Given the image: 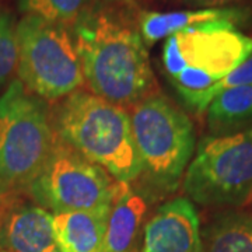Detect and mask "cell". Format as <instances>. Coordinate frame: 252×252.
<instances>
[{"label": "cell", "mask_w": 252, "mask_h": 252, "mask_svg": "<svg viewBox=\"0 0 252 252\" xmlns=\"http://www.w3.org/2000/svg\"><path fill=\"white\" fill-rule=\"evenodd\" d=\"M202 252H252V215L225 210L202 231Z\"/></svg>", "instance_id": "obj_14"}, {"label": "cell", "mask_w": 252, "mask_h": 252, "mask_svg": "<svg viewBox=\"0 0 252 252\" xmlns=\"http://www.w3.org/2000/svg\"><path fill=\"white\" fill-rule=\"evenodd\" d=\"M142 237V252H202L196 207L187 196L162 203L144 223Z\"/></svg>", "instance_id": "obj_9"}, {"label": "cell", "mask_w": 252, "mask_h": 252, "mask_svg": "<svg viewBox=\"0 0 252 252\" xmlns=\"http://www.w3.org/2000/svg\"><path fill=\"white\" fill-rule=\"evenodd\" d=\"M187 198L202 206L240 207L252 200V127L206 136L182 178Z\"/></svg>", "instance_id": "obj_7"}, {"label": "cell", "mask_w": 252, "mask_h": 252, "mask_svg": "<svg viewBox=\"0 0 252 252\" xmlns=\"http://www.w3.org/2000/svg\"><path fill=\"white\" fill-rule=\"evenodd\" d=\"M119 184L55 135L48 160L27 190L38 206L55 215L109 206Z\"/></svg>", "instance_id": "obj_8"}, {"label": "cell", "mask_w": 252, "mask_h": 252, "mask_svg": "<svg viewBox=\"0 0 252 252\" xmlns=\"http://www.w3.org/2000/svg\"><path fill=\"white\" fill-rule=\"evenodd\" d=\"M18 200V192L7 190V189L0 187V223L3 221L4 216L7 215L11 207L17 203Z\"/></svg>", "instance_id": "obj_19"}, {"label": "cell", "mask_w": 252, "mask_h": 252, "mask_svg": "<svg viewBox=\"0 0 252 252\" xmlns=\"http://www.w3.org/2000/svg\"><path fill=\"white\" fill-rule=\"evenodd\" d=\"M185 1L199 6L200 9H209V7H227V4L237 3L241 0H185Z\"/></svg>", "instance_id": "obj_20"}, {"label": "cell", "mask_w": 252, "mask_h": 252, "mask_svg": "<svg viewBox=\"0 0 252 252\" xmlns=\"http://www.w3.org/2000/svg\"><path fill=\"white\" fill-rule=\"evenodd\" d=\"M109 1H117V3H125V4H133V0H109Z\"/></svg>", "instance_id": "obj_21"}, {"label": "cell", "mask_w": 252, "mask_h": 252, "mask_svg": "<svg viewBox=\"0 0 252 252\" xmlns=\"http://www.w3.org/2000/svg\"><path fill=\"white\" fill-rule=\"evenodd\" d=\"M245 84H252V52L235 67L233 72L228 73L224 79L217 84L213 90V98L220 91L237 87V86H245Z\"/></svg>", "instance_id": "obj_18"}, {"label": "cell", "mask_w": 252, "mask_h": 252, "mask_svg": "<svg viewBox=\"0 0 252 252\" xmlns=\"http://www.w3.org/2000/svg\"><path fill=\"white\" fill-rule=\"evenodd\" d=\"M55 135L124 184L140 177L127 109L90 91L77 90L56 101L51 112Z\"/></svg>", "instance_id": "obj_2"}, {"label": "cell", "mask_w": 252, "mask_h": 252, "mask_svg": "<svg viewBox=\"0 0 252 252\" xmlns=\"http://www.w3.org/2000/svg\"><path fill=\"white\" fill-rule=\"evenodd\" d=\"M250 16L243 7H209L178 11H144L139 17V30L146 46L167 39L177 32L190 28L216 24L240 26Z\"/></svg>", "instance_id": "obj_11"}, {"label": "cell", "mask_w": 252, "mask_h": 252, "mask_svg": "<svg viewBox=\"0 0 252 252\" xmlns=\"http://www.w3.org/2000/svg\"><path fill=\"white\" fill-rule=\"evenodd\" d=\"M0 251L62 252L54 231V213L18 200L0 223Z\"/></svg>", "instance_id": "obj_10"}, {"label": "cell", "mask_w": 252, "mask_h": 252, "mask_svg": "<svg viewBox=\"0 0 252 252\" xmlns=\"http://www.w3.org/2000/svg\"><path fill=\"white\" fill-rule=\"evenodd\" d=\"M0 252H4V251H0Z\"/></svg>", "instance_id": "obj_22"}, {"label": "cell", "mask_w": 252, "mask_h": 252, "mask_svg": "<svg viewBox=\"0 0 252 252\" xmlns=\"http://www.w3.org/2000/svg\"><path fill=\"white\" fill-rule=\"evenodd\" d=\"M17 24L9 11L0 9V87L17 69Z\"/></svg>", "instance_id": "obj_17"}, {"label": "cell", "mask_w": 252, "mask_h": 252, "mask_svg": "<svg viewBox=\"0 0 252 252\" xmlns=\"http://www.w3.org/2000/svg\"><path fill=\"white\" fill-rule=\"evenodd\" d=\"M207 124L221 132L252 121V84L220 91L207 105Z\"/></svg>", "instance_id": "obj_15"}, {"label": "cell", "mask_w": 252, "mask_h": 252, "mask_svg": "<svg viewBox=\"0 0 252 252\" xmlns=\"http://www.w3.org/2000/svg\"><path fill=\"white\" fill-rule=\"evenodd\" d=\"M73 36L90 93L126 109L157 93L147 46L126 14L98 6Z\"/></svg>", "instance_id": "obj_1"}, {"label": "cell", "mask_w": 252, "mask_h": 252, "mask_svg": "<svg viewBox=\"0 0 252 252\" xmlns=\"http://www.w3.org/2000/svg\"><path fill=\"white\" fill-rule=\"evenodd\" d=\"M129 118L140 160L139 178L152 195L171 193L196 149L192 121L158 93L132 105Z\"/></svg>", "instance_id": "obj_4"}, {"label": "cell", "mask_w": 252, "mask_h": 252, "mask_svg": "<svg viewBox=\"0 0 252 252\" xmlns=\"http://www.w3.org/2000/svg\"><path fill=\"white\" fill-rule=\"evenodd\" d=\"M24 16H35L72 30L98 7L95 0H17Z\"/></svg>", "instance_id": "obj_16"}, {"label": "cell", "mask_w": 252, "mask_h": 252, "mask_svg": "<svg viewBox=\"0 0 252 252\" xmlns=\"http://www.w3.org/2000/svg\"><path fill=\"white\" fill-rule=\"evenodd\" d=\"M251 52V35L230 24H216L168 36L162 64L181 99L202 112L213 99L215 87Z\"/></svg>", "instance_id": "obj_3"}, {"label": "cell", "mask_w": 252, "mask_h": 252, "mask_svg": "<svg viewBox=\"0 0 252 252\" xmlns=\"http://www.w3.org/2000/svg\"><path fill=\"white\" fill-rule=\"evenodd\" d=\"M55 130L45 101L13 80L0 95V187L27 190L52 150Z\"/></svg>", "instance_id": "obj_5"}, {"label": "cell", "mask_w": 252, "mask_h": 252, "mask_svg": "<svg viewBox=\"0 0 252 252\" xmlns=\"http://www.w3.org/2000/svg\"><path fill=\"white\" fill-rule=\"evenodd\" d=\"M146 192L133 184H119L99 252H136L149 209Z\"/></svg>", "instance_id": "obj_12"}, {"label": "cell", "mask_w": 252, "mask_h": 252, "mask_svg": "<svg viewBox=\"0 0 252 252\" xmlns=\"http://www.w3.org/2000/svg\"><path fill=\"white\" fill-rule=\"evenodd\" d=\"M111 206L54 215V231L62 252H99Z\"/></svg>", "instance_id": "obj_13"}, {"label": "cell", "mask_w": 252, "mask_h": 252, "mask_svg": "<svg viewBox=\"0 0 252 252\" xmlns=\"http://www.w3.org/2000/svg\"><path fill=\"white\" fill-rule=\"evenodd\" d=\"M17 73L44 101H59L84 86L73 31L35 16L17 23Z\"/></svg>", "instance_id": "obj_6"}]
</instances>
